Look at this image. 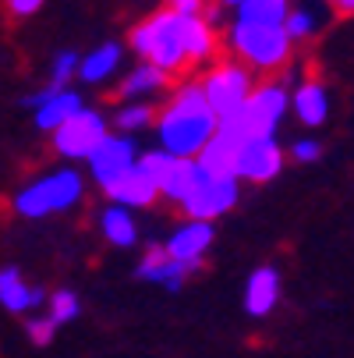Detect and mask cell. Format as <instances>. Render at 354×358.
Here are the masks:
<instances>
[{
  "instance_id": "30bf717a",
  "label": "cell",
  "mask_w": 354,
  "mask_h": 358,
  "mask_svg": "<svg viewBox=\"0 0 354 358\" xmlns=\"http://www.w3.org/2000/svg\"><path fill=\"white\" fill-rule=\"evenodd\" d=\"M283 171V149L276 138H248L237 157V181L266 185Z\"/></svg>"
},
{
  "instance_id": "1f68e13d",
  "label": "cell",
  "mask_w": 354,
  "mask_h": 358,
  "mask_svg": "<svg viewBox=\"0 0 354 358\" xmlns=\"http://www.w3.org/2000/svg\"><path fill=\"white\" fill-rule=\"evenodd\" d=\"M333 11L340 18H354V0H333Z\"/></svg>"
},
{
  "instance_id": "ba28073f",
  "label": "cell",
  "mask_w": 354,
  "mask_h": 358,
  "mask_svg": "<svg viewBox=\"0 0 354 358\" xmlns=\"http://www.w3.org/2000/svg\"><path fill=\"white\" fill-rule=\"evenodd\" d=\"M138 160H142V152H138L135 138L114 131V135H110V138L89 157V178L107 192V188H114V185H117V181L138 164Z\"/></svg>"
},
{
  "instance_id": "cb8c5ba5",
  "label": "cell",
  "mask_w": 354,
  "mask_h": 358,
  "mask_svg": "<svg viewBox=\"0 0 354 358\" xmlns=\"http://www.w3.org/2000/svg\"><path fill=\"white\" fill-rule=\"evenodd\" d=\"M156 121H160V110H156L153 103H121L117 114L110 117V124H114L121 135H135V131L156 124Z\"/></svg>"
},
{
  "instance_id": "484cf974",
  "label": "cell",
  "mask_w": 354,
  "mask_h": 358,
  "mask_svg": "<svg viewBox=\"0 0 354 358\" xmlns=\"http://www.w3.org/2000/svg\"><path fill=\"white\" fill-rule=\"evenodd\" d=\"M78 313H82V301H78V294H75V291L61 287V291L50 294V313H46V316L54 320L57 327H64V323L78 320Z\"/></svg>"
},
{
  "instance_id": "4fadbf2b",
  "label": "cell",
  "mask_w": 354,
  "mask_h": 358,
  "mask_svg": "<svg viewBox=\"0 0 354 358\" xmlns=\"http://www.w3.org/2000/svg\"><path fill=\"white\" fill-rule=\"evenodd\" d=\"M160 181L149 174L142 164H135L114 188H107V199L114 202V206H124V210H145V206H153V202L160 199Z\"/></svg>"
},
{
  "instance_id": "52a82bcc",
  "label": "cell",
  "mask_w": 354,
  "mask_h": 358,
  "mask_svg": "<svg viewBox=\"0 0 354 358\" xmlns=\"http://www.w3.org/2000/svg\"><path fill=\"white\" fill-rule=\"evenodd\" d=\"M290 110V89L283 82H263L244 107V128L251 138H276L283 114Z\"/></svg>"
},
{
  "instance_id": "ac0fdd59",
  "label": "cell",
  "mask_w": 354,
  "mask_h": 358,
  "mask_svg": "<svg viewBox=\"0 0 354 358\" xmlns=\"http://www.w3.org/2000/svg\"><path fill=\"white\" fill-rule=\"evenodd\" d=\"M170 89V75L167 71H160L156 64H135L128 75H124V82L117 85V96L124 99V103H145L149 96H160V92H167Z\"/></svg>"
},
{
  "instance_id": "4316f807",
  "label": "cell",
  "mask_w": 354,
  "mask_h": 358,
  "mask_svg": "<svg viewBox=\"0 0 354 358\" xmlns=\"http://www.w3.org/2000/svg\"><path fill=\"white\" fill-rule=\"evenodd\" d=\"M78 71H82V57L75 54V50H61V54L54 57V64H50V85L71 89V78Z\"/></svg>"
},
{
  "instance_id": "f546056e",
  "label": "cell",
  "mask_w": 354,
  "mask_h": 358,
  "mask_svg": "<svg viewBox=\"0 0 354 358\" xmlns=\"http://www.w3.org/2000/svg\"><path fill=\"white\" fill-rule=\"evenodd\" d=\"M167 8L181 18H202L209 11V0H167Z\"/></svg>"
},
{
  "instance_id": "2e32d148",
  "label": "cell",
  "mask_w": 354,
  "mask_h": 358,
  "mask_svg": "<svg viewBox=\"0 0 354 358\" xmlns=\"http://www.w3.org/2000/svg\"><path fill=\"white\" fill-rule=\"evenodd\" d=\"M290 110H294V117L305 124V128H319V124H326V117H330V96H326V85L316 82V78L297 82V85L290 89Z\"/></svg>"
},
{
  "instance_id": "7a4b0ae2",
  "label": "cell",
  "mask_w": 354,
  "mask_h": 358,
  "mask_svg": "<svg viewBox=\"0 0 354 358\" xmlns=\"http://www.w3.org/2000/svg\"><path fill=\"white\" fill-rule=\"evenodd\" d=\"M128 46L145 61L156 64L160 71H167L170 78L188 71V46H184V18L174 15L170 8L149 15L145 22H138L128 32Z\"/></svg>"
},
{
  "instance_id": "277c9868",
  "label": "cell",
  "mask_w": 354,
  "mask_h": 358,
  "mask_svg": "<svg viewBox=\"0 0 354 358\" xmlns=\"http://www.w3.org/2000/svg\"><path fill=\"white\" fill-rule=\"evenodd\" d=\"M227 46H230L234 61H241L248 71H280V68H287L290 50H294V43L283 29L248 25L237 18L227 32Z\"/></svg>"
},
{
  "instance_id": "3957f363",
  "label": "cell",
  "mask_w": 354,
  "mask_h": 358,
  "mask_svg": "<svg viewBox=\"0 0 354 358\" xmlns=\"http://www.w3.org/2000/svg\"><path fill=\"white\" fill-rule=\"evenodd\" d=\"M82 195H85L82 174L64 167V171H50V174L29 181L25 188H18L11 206L25 220H43V217H54V213H64V210L78 206Z\"/></svg>"
},
{
  "instance_id": "f1b7e54d",
  "label": "cell",
  "mask_w": 354,
  "mask_h": 358,
  "mask_svg": "<svg viewBox=\"0 0 354 358\" xmlns=\"http://www.w3.org/2000/svg\"><path fill=\"white\" fill-rule=\"evenodd\" d=\"M323 157V145L316 142V138H297L294 145H290V160L294 164H316Z\"/></svg>"
},
{
  "instance_id": "8fae6325",
  "label": "cell",
  "mask_w": 354,
  "mask_h": 358,
  "mask_svg": "<svg viewBox=\"0 0 354 358\" xmlns=\"http://www.w3.org/2000/svg\"><path fill=\"white\" fill-rule=\"evenodd\" d=\"M213 224H202V220H184L170 231L167 238V255L174 263H184V266H202V255L213 248Z\"/></svg>"
},
{
  "instance_id": "e0dca14e",
  "label": "cell",
  "mask_w": 354,
  "mask_h": 358,
  "mask_svg": "<svg viewBox=\"0 0 354 358\" xmlns=\"http://www.w3.org/2000/svg\"><path fill=\"white\" fill-rule=\"evenodd\" d=\"M0 305H4L8 313L22 316V313H32L39 305H46V291L25 284L18 266H4L0 270Z\"/></svg>"
},
{
  "instance_id": "9a60e30c",
  "label": "cell",
  "mask_w": 354,
  "mask_h": 358,
  "mask_svg": "<svg viewBox=\"0 0 354 358\" xmlns=\"http://www.w3.org/2000/svg\"><path fill=\"white\" fill-rule=\"evenodd\" d=\"M209 181V174L202 171V164L198 160H170V167H167V174H163V181H160V192H163V199H170V202H177V206H184V202Z\"/></svg>"
},
{
  "instance_id": "d4e9b609",
  "label": "cell",
  "mask_w": 354,
  "mask_h": 358,
  "mask_svg": "<svg viewBox=\"0 0 354 358\" xmlns=\"http://www.w3.org/2000/svg\"><path fill=\"white\" fill-rule=\"evenodd\" d=\"M316 29H319V15L312 11V8H305V4H294V11H290V18H287V25H283V32L290 36V43L297 46V43H309L312 36H316Z\"/></svg>"
},
{
  "instance_id": "7c38bea8",
  "label": "cell",
  "mask_w": 354,
  "mask_h": 358,
  "mask_svg": "<svg viewBox=\"0 0 354 358\" xmlns=\"http://www.w3.org/2000/svg\"><path fill=\"white\" fill-rule=\"evenodd\" d=\"M198 266H184V263H174L170 255H167V245H149L145 255H142V263L135 270L138 280H149V284H160L167 291H181L184 280L195 273Z\"/></svg>"
},
{
  "instance_id": "5bb4252c",
  "label": "cell",
  "mask_w": 354,
  "mask_h": 358,
  "mask_svg": "<svg viewBox=\"0 0 354 358\" xmlns=\"http://www.w3.org/2000/svg\"><path fill=\"white\" fill-rule=\"evenodd\" d=\"M280 301V270L276 266H259L244 280V313L248 316H270Z\"/></svg>"
},
{
  "instance_id": "5b68a950",
  "label": "cell",
  "mask_w": 354,
  "mask_h": 358,
  "mask_svg": "<svg viewBox=\"0 0 354 358\" xmlns=\"http://www.w3.org/2000/svg\"><path fill=\"white\" fill-rule=\"evenodd\" d=\"M202 92H206L213 114L220 121H227L248 107L251 92H256V78H251V71L241 61H216L202 75Z\"/></svg>"
},
{
  "instance_id": "6da1fadb",
  "label": "cell",
  "mask_w": 354,
  "mask_h": 358,
  "mask_svg": "<svg viewBox=\"0 0 354 358\" xmlns=\"http://www.w3.org/2000/svg\"><path fill=\"white\" fill-rule=\"evenodd\" d=\"M216 131H220V117L213 114L206 92H202V82L177 85L156 121L160 149H167L177 160H198L206 145L216 138Z\"/></svg>"
},
{
  "instance_id": "4dcf8cb0",
  "label": "cell",
  "mask_w": 354,
  "mask_h": 358,
  "mask_svg": "<svg viewBox=\"0 0 354 358\" xmlns=\"http://www.w3.org/2000/svg\"><path fill=\"white\" fill-rule=\"evenodd\" d=\"M39 8H43V0H8V11L15 18H32Z\"/></svg>"
},
{
  "instance_id": "d6986e66",
  "label": "cell",
  "mask_w": 354,
  "mask_h": 358,
  "mask_svg": "<svg viewBox=\"0 0 354 358\" xmlns=\"http://www.w3.org/2000/svg\"><path fill=\"white\" fill-rule=\"evenodd\" d=\"M82 110H85V107H82V96H78L75 89H61V92H57L54 99H50L46 107H39V110H36V128L54 135V131H61L71 117H78Z\"/></svg>"
},
{
  "instance_id": "8992f818",
  "label": "cell",
  "mask_w": 354,
  "mask_h": 358,
  "mask_svg": "<svg viewBox=\"0 0 354 358\" xmlns=\"http://www.w3.org/2000/svg\"><path fill=\"white\" fill-rule=\"evenodd\" d=\"M114 131H110V121L99 114V110H92V107H85L78 117H71L61 131H54V149L61 152L64 160H85L89 164V157L103 145L107 138H110Z\"/></svg>"
},
{
  "instance_id": "ffe728a7",
  "label": "cell",
  "mask_w": 354,
  "mask_h": 358,
  "mask_svg": "<svg viewBox=\"0 0 354 358\" xmlns=\"http://www.w3.org/2000/svg\"><path fill=\"white\" fill-rule=\"evenodd\" d=\"M121 57H124L121 43H103V46H96L92 54L82 57V71H78V78H82L85 85H103L110 75H117Z\"/></svg>"
},
{
  "instance_id": "7402d4cb",
  "label": "cell",
  "mask_w": 354,
  "mask_h": 358,
  "mask_svg": "<svg viewBox=\"0 0 354 358\" xmlns=\"http://www.w3.org/2000/svg\"><path fill=\"white\" fill-rule=\"evenodd\" d=\"M216 29L206 18H184V46L191 64H209L216 57ZM213 68V64H209Z\"/></svg>"
},
{
  "instance_id": "44dd1931",
  "label": "cell",
  "mask_w": 354,
  "mask_h": 358,
  "mask_svg": "<svg viewBox=\"0 0 354 358\" xmlns=\"http://www.w3.org/2000/svg\"><path fill=\"white\" fill-rule=\"evenodd\" d=\"M99 234H103L110 245H117V248H131V245L138 241L135 213L110 202V206H103V213H99Z\"/></svg>"
},
{
  "instance_id": "9c48e42d",
  "label": "cell",
  "mask_w": 354,
  "mask_h": 358,
  "mask_svg": "<svg viewBox=\"0 0 354 358\" xmlns=\"http://www.w3.org/2000/svg\"><path fill=\"white\" fill-rule=\"evenodd\" d=\"M241 199V181L237 178H209L188 202H184V217L188 220H202V224H213L220 217H227Z\"/></svg>"
},
{
  "instance_id": "83f0119b",
  "label": "cell",
  "mask_w": 354,
  "mask_h": 358,
  "mask_svg": "<svg viewBox=\"0 0 354 358\" xmlns=\"http://www.w3.org/2000/svg\"><path fill=\"white\" fill-rule=\"evenodd\" d=\"M54 334H57V323L50 320V316H32V320H25V337H29L36 348H50Z\"/></svg>"
},
{
  "instance_id": "603a6c76",
  "label": "cell",
  "mask_w": 354,
  "mask_h": 358,
  "mask_svg": "<svg viewBox=\"0 0 354 358\" xmlns=\"http://www.w3.org/2000/svg\"><path fill=\"white\" fill-rule=\"evenodd\" d=\"M290 11H294V0H244L234 15H237V22H248V25L283 29Z\"/></svg>"
}]
</instances>
